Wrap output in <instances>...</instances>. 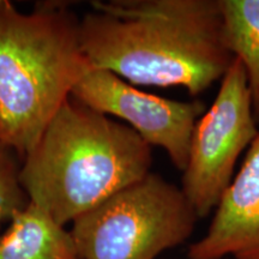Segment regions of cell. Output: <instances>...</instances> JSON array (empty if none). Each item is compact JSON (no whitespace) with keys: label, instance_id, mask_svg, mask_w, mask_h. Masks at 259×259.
<instances>
[{"label":"cell","instance_id":"cell-1","mask_svg":"<svg viewBox=\"0 0 259 259\" xmlns=\"http://www.w3.org/2000/svg\"><path fill=\"white\" fill-rule=\"evenodd\" d=\"M79 34L94 69L192 96L221 80L234 59L223 37L221 0H96Z\"/></svg>","mask_w":259,"mask_h":259},{"label":"cell","instance_id":"cell-2","mask_svg":"<svg viewBox=\"0 0 259 259\" xmlns=\"http://www.w3.org/2000/svg\"><path fill=\"white\" fill-rule=\"evenodd\" d=\"M153 148L134 128L70 96L22 161L29 200L66 226L150 173Z\"/></svg>","mask_w":259,"mask_h":259},{"label":"cell","instance_id":"cell-3","mask_svg":"<svg viewBox=\"0 0 259 259\" xmlns=\"http://www.w3.org/2000/svg\"><path fill=\"white\" fill-rule=\"evenodd\" d=\"M79 22L61 3L23 14L0 0V144L21 161L92 69Z\"/></svg>","mask_w":259,"mask_h":259},{"label":"cell","instance_id":"cell-4","mask_svg":"<svg viewBox=\"0 0 259 259\" xmlns=\"http://www.w3.org/2000/svg\"><path fill=\"white\" fill-rule=\"evenodd\" d=\"M197 220L181 187L150 171L74 220L70 233L79 259H155L185 242Z\"/></svg>","mask_w":259,"mask_h":259},{"label":"cell","instance_id":"cell-5","mask_svg":"<svg viewBox=\"0 0 259 259\" xmlns=\"http://www.w3.org/2000/svg\"><path fill=\"white\" fill-rule=\"evenodd\" d=\"M220 82L211 107L193 128L181 181L198 219L216 209L232 183L239 156L259 134L245 69L236 58Z\"/></svg>","mask_w":259,"mask_h":259},{"label":"cell","instance_id":"cell-6","mask_svg":"<svg viewBox=\"0 0 259 259\" xmlns=\"http://www.w3.org/2000/svg\"><path fill=\"white\" fill-rule=\"evenodd\" d=\"M71 96L122 120L151 148L163 149L177 169L185 170L191 136L206 111L202 101H179L144 93L113 72L94 67L77 83Z\"/></svg>","mask_w":259,"mask_h":259},{"label":"cell","instance_id":"cell-7","mask_svg":"<svg viewBox=\"0 0 259 259\" xmlns=\"http://www.w3.org/2000/svg\"><path fill=\"white\" fill-rule=\"evenodd\" d=\"M187 254L190 259H259V134L222 194L208 232Z\"/></svg>","mask_w":259,"mask_h":259},{"label":"cell","instance_id":"cell-8","mask_svg":"<svg viewBox=\"0 0 259 259\" xmlns=\"http://www.w3.org/2000/svg\"><path fill=\"white\" fill-rule=\"evenodd\" d=\"M0 259H79L70 231L29 202L0 236Z\"/></svg>","mask_w":259,"mask_h":259},{"label":"cell","instance_id":"cell-9","mask_svg":"<svg viewBox=\"0 0 259 259\" xmlns=\"http://www.w3.org/2000/svg\"><path fill=\"white\" fill-rule=\"evenodd\" d=\"M221 4L225 44L244 66L259 122V0H221Z\"/></svg>","mask_w":259,"mask_h":259},{"label":"cell","instance_id":"cell-10","mask_svg":"<svg viewBox=\"0 0 259 259\" xmlns=\"http://www.w3.org/2000/svg\"><path fill=\"white\" fill-rule=\"evenodd\" d=\"M19 161L21 158L14 150L0 144V227L11 222L16 213L30 202L19 180L22 166Z\"/></svg>","mask_w":259,"mask_h":259}]
</instances>
